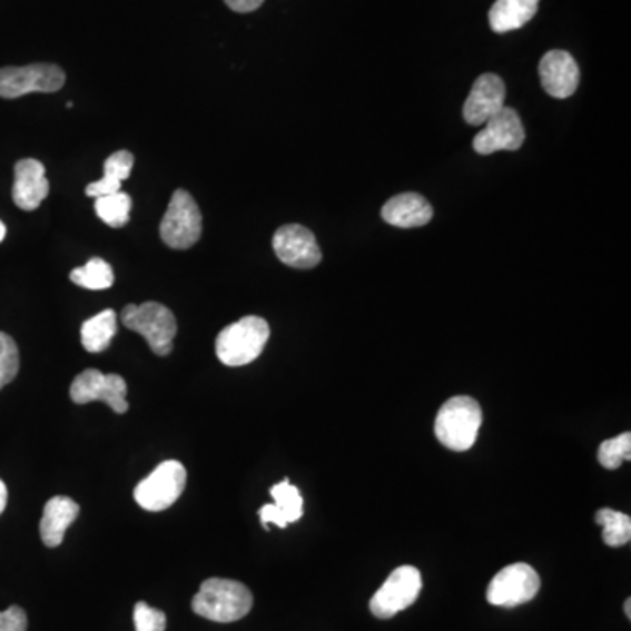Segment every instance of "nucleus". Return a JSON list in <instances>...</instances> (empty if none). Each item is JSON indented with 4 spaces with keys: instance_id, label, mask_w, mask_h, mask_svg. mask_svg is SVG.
Returning a JSON list of instances; mask_svg holds the SVG:
<instances>
[{
    "instance_id": "ddd939ff",
    "label": "nucleus",
    "mask_w": 631,
    "mask_h": 631,
    "mask_svg": "<svg viewBox=\"0 0 631 631\" xmlns=\"http://www.w3.org/2000/svg\"><path fill=\"white\" fill-rule=\"evenodd\" d=\"M539 76L541 83L549 96L554 99H569L574 96L579 87L578 62L566 51L553 50L544 55L539 63Z\"/></svg>"
},
{
    "instance_id": "20e7f679",
    "label": "nucleus",
    "mask_w": 631,
    "mask_h": 631,
    "mask_svg": "<svg viewBox=\"0 0 631 631\" xmlns=\"http://www.w3.org/2000/svg\"><path fill=\"white\" fill-rule=\"evenodd\" d=\"M121 323L128 331L142 335L155 355L169 356L172 353L178 323L172 310L164 304L158 302H145L140 306L128 304L121 310Z\"/></svg>"
},
{
    "instance_id": "f257e3e1",
    "label": "nucleus",
    "mask_w": 631,
    "mask_h": 631,
    "mask_svg": "<svg viewBox=\"0 0 631 631\" xmlns=\"http://www.w3.org/2000/svg\"><path fill=\"white\" fill-rule=\"evenodd\" d=\"M253 594L243 582L210 578L194 597L191 609L200 618L215 623H236L252 611Z\"/></svg>"
},
{
    "instance_id": "7ed1b4c3",
    "label": "nucleus",
    "mask_w": 631,
    "mask_h": 631,
    "mask_svg": "<svg viewBox=\"0 0 631 631\" xmlns=\"http://www.w3.org/2000/svg\"><path fill=\"white\" fill-rule=\"evenodd\" d=\"M270 337V326L264 318L246 316L219 332L216 356L227 367H243L262 355Z\"/></svg>"
},
{
    "instance_id": "4be33fe9",
    "label": "nucleus",
    "mask_w": 631,
    "mask_h": 631,
    "mask_svg": "<svg viewBox=\"0 0 631 631\" xmlns=\"http://www.w3.org/2000/svg\"><path fill=\"white\" fill-rule=\"evenodd\" d=\"M70 280L81 288L99 292V289L111 288L115 283V273L108 262L102 258H91L87 265L75 268L70 273Z\"/></svg>"
},
{
    "instance_id": "5701e85b",
    "label": "nucleus",
    "mask_w": 631,
    "mask_h": 631,
    "mask_svg": "<svg viewBox=\"0 0 631 631\" xmlns=\"http://www.w3.org/2000/svg\"><path fill=\"white\" fill-rule=\"evenodd\" d=\"M130 209H132V198L125 191L96 198L97 216L111 228L125 227L130 219Z\"/></svg>"
},
{
    "instance_id": "a878e982",
    "label": "nucleus",
    "mask_w": 631,
    "mask_h": 631,
    "mask_svg": "<svg viewBox=\"0 0 631 631\" xmlns=\"http://www.w3.org/2000/svg\"><path fill=\"white\" fill-rule=\"evenodd\" d=\"M20 371V351L13 337L0 332V390L13 383Z\"/></svg>"
},
{
    "instance_id": "bb28decb",
    "label": "nucleus",
    "mask_w": 631,
    "mask_h": 631,
    "mask_svg": "<svg viewBox=\"0 0 631 631\" xmlns=\"http://www.w3.org/2000/svg\"><path fill=\"white\" fill-rule=\"evenodd\" d=\"M134 624L136 631H166L167 615L146 602H137L134 607Z\"/></svg>"
},
{
    "instance_id": "6e6552de",
    "label": "nucleus",
    "mask_w": 631,
    "mask_h": 631,
    "mask_svg": "<svg viewBox=\"0 0 631 631\" xmlns=\"http://www.w3.org/2000/svg\"><path fill=\"white\" fill-rule=\"evenodd\" d=\"M127 393V383L124 377L118 374H102L97 368H88L72 381L69 395L70 401L75 404L103 402L116 414H125L128 411Z\"/></svg>"
},
{
    "instance_id": "9b49d317",
    "label": "nucleus",
    "mask_w": 631,
    "mask_h": 631,
    "mask_svg": "<svg viewBox=\"0 0 631 631\" xmlns=\"http://www.w3.org/2000/svg\"><path fill=\"white\" fill-rule=\"evenodd\" d=\"M273 248L283 264L288 267L314 268L322 262V249L309 228L302 225H285L277 228L273 237Z\"/></svg>"
},
{
    "instance_id": "2f4dec72",
    "label": "nucleus",
    "mask_w": 631,
    "mask_h": 631,
    "mask_svg": "<svg viewBox=\"0 0 631 631\" xmlns=\"http://www.w3.org/2000/svg\"><path fill=\"white\" fill-rule=\"evenodd\" d=\"M6 237V225L0 221V243L4 240Z\"/></svg>"
},
{
    "instance_id": "2eb2a0df",
    "label": "nucleus",
    "mask_w": 631,
    "mask_h": 631,
    "mask_svg": "<svg viewBox=\"0 0 631 631\" xmlns=\"http://www.w3.org/2000/svg\"><path fill=\"white\" fill-rule=\"evenodd\" d=\"M50 195L46 169L36 158H23L14 166L13 200L18 209L36 210Z\"/></svg>"
},
{
    "instance_id": "dca6fc26",
    "label": "nucleus",
    "mask_w": 631,
    "mask_h": 631,
    "mask_svg": "<svg viewBox=\"0 0 631 631\" xmlns=\"http://www.w3.org/2000/svg\"><path fill=\"white\" fill-rule=\"evenodd\" d=\"M270 496L274 504L260 509V520L265 529H268V524L286 529L289 523H297L304 516V499L298 487L289 483L288 479L270 487Z\"/></svg>"
},
{
    "instance_id": "4468645a",
    "label": "nucleus",
    "mask_w": 631,
    "mask_h": 631,
    "mask_svg": "<svg viewBox=\"0 0 631 631\" xmlns=\"http://www.w3.org/2000/svg\"><path fill=\"white\" fill-rule=\"evenodd\" d=\"M505 108V85L496 75H483L477 78L463 106L466 124L484 125L496 112Z\"/></svg>"
},
{
    "instance_id": "f8f14e48",
    "label": "nucleus",
    "mask_w": 631,
    "mask_h": 631,
    "mask_svg": "<svg viewBox=\"0 0 631 631\" xmlns=\"http://www.w3.org/2000/svg\"><path fill=\"white\" fill-rule=\"evenodd\" d=\"M523 142L524 128L520 115L512 108H504L487 120L483 130L474 137V149L479 155L516 151Z\"/></svg>"
},
{
    "instance_id": "b1692460",
    "label": "nucleus",
    "mask_w": 631,
    "mask_h": 631,
    "mask_svg": "<svg viewBox=\"0 0 631 631\" xmlns=\"http://www.w3.org/2000/svg\"><path fill=\"white\" fill-rule=\"evenodd\" d=\"M603 526V542L611 548H621L631 541V520L623 512L614 509H600L594 516Z\"/></svg>"
},
{
    "instance_id": "a211bd4d",
    "label": "nucleus",
    "mask_w": 631,
    "mask_h": 631,
    "mask_svg": "<svg viewBox=\"0 0 631 631\" xmlns=\"http://www.w3.org/2000/svg\"><path fill=\"white\" fill-rule=\"evenodd\" d=\"M79 516V505L69 496H53L48 500L42 511L41 541L46 548H58L62 544L67 529Z\"/></svg>"
},
{
    "instance_id": "f03ea898",
    "label": "nucleus",
    "mask_w": 631,
    "mask_h": 631,
    "mask_svg": "<svg viewBox=\"0 0 631 631\" xmlns=\"http://www.w3.org/2000/svg\"><path fill=\"white\" fill-rule=\"evenodd\" d=\"M483 425V411L472 396H453L442 405L435 420V435L442 446L453 451H466L477 441Z\"/></svg>"
},
{
    "instance_id": "7c9ffc66",
    "label": "nucleus",
    "mask_w": 631,
    "mask_h": 631,
    "mask_svg": "<svg viewBox=\"0 0 631 631\" xmlns=\"http://www.w3.org/2000/svg\"><path fill=\"white\" fill-rule=\"evenodd\" d=\"M624 612H627V618L630 619L631 618V600L628 599L627 602H624Z\"/></svg>"
},
{
    "instance_id": "1a4fd4ad",
    "label": "nucleus",
    "mask_w": 631,
    "mask_h": 631,
    "mask_svg": "<svg viewBox=\"0 0 631 631\" xmlns=\"http://www.w3.org/2000/svg\"><path fill=\"white\" fill-rule=\"evenodd\" d=\"M541 590V578L533 566L526 563H514L500 570L487 586V602L496 607L523 605L535 599Z\"/></svg>"
},
{
    "instance_id": "f3484780",
    "label": "nucleus",
    "mask_w": 631,
    "mask_h": 631,
    "mask_svg": "<svg viewBox=\"0 0 631 631\" xmlns=\"http://www.w3.org/2000/svg\"><path fill=\"white\" fill-rule=\"evenodd\" d=\"M386 224L398 228L425 227L434 216V209L423 195L401 194L390 198L381 210Z\"/></svg>"
},
{
    "instance_id": "c756f323",
    "label": "nucleus",
    "mask_w": 631,
    "mask_h": 631,
    "mask_svg": "<svg viewBox=\"0 0 631 631\" xmlns=\"http://www.w3.org/2000/svg\"><path fill=\"white\" fill-rule=\"evenodd\" d=\"M6 505H8V487H6L4 481L0 479V514L6 511Z\"/></svg>"
},
{
    "instance_id": "39448f33",
    "label": "nucleus",
    "mask_w": 631,
    "mask_h": 631,
    "mask_svg": "<svg viewBox=\"0 0 631 631\" xmlns=\"http://www.w3.org/2000/svg\"><path fill=\"white\" fill-rule=\"evenodd\" d=\"M203 236V213L190 191L176 190L161 218L160 237L172 249H190Z\"/></svg>"
},
{
    "instance_id": "cd10ccee",
    "label": "nucleus",
    "mask_w": 631,
    "mask_h": 631,
    "mask_svg": "<svg viewBox=\"0 0 631 631\" xmlns=\"http://www.w3.org/2000/svg\"><path fill=\"white\" fill-rule=\"evenodd\" d=\"M29 619L21 607H9L8 611L0 612V631H27Z\"/></svg>"
},
{
    "instance_id": "393cba45",
    "label": "nucleus",
    "mask_w": 631,
    "mask_h": 631,
    "mask_svg": "<svg viewBox=\"0 0 631 631\" xmlns=\"http://www.w3.org/2000/svg\"><path fill=\"white\" fill-rule=\"evenodd\" d=\"M630 432H624V434L618 435V437L609 438V441L603 442L602 446H600L599 462L602 463V466L609 469V471H615V469L623 465V462H630Z\"/></svg>"
},
{
    "instance_id": "0eeeda50",
    "label": "nucleus",
    "mask_w": 631,
    "mask_h": 631,
    "mask_svg": "<svg viewBox=\"0 0 631 631\" xmlns=\"http://www.w3.org/2000/svg\"><path fill=\"white\" fill-rule=\"evenodd\" d=\"M66 85V72L55 63H30L26 67L0 69V97L20 99L27 93H53Z\"/></svg>"
},
{
    "instance_id": "6ab92c4d",
    "label": "nucleus",
    "mask_w": 631,
    "mask_h": 631,
    "mask_svg": "<svg viewBox=\"0 0 631 631\" xmlns=\"http://www.w3.org/2000/svg\"><path fill=\"white\" fill-rule=\"evenodd\" d=\"M541 0H495L490 9L493 32L507 33L526 26L536 14Z\"/></svg>"
},
{
    "instance_id": "412c9836",
    "label": "nucleus",
    "mask_w": 631,
    "mask_h": 631,
    "mask_svg": "<svg viewBox=\"0 0 631 631\" xmlns=\"http://www.w3.org/2000/svg\"><path fill=\"white\" fill-rule=\"evenodd\" d=\"M116 334H118L116 313L112 309H106L83 323L81 343L88 353H102L111 346Z\"/></svg>"
},
{
    "instance_id": "c85d7f7f",
    "label": "nucleus",
    "mask_w": 631,
    "mask_h": 631,
    "mask_svg": "<svg viewBox=\"0 0 631 631\" xmlns=\"http://www.w3.org/2000/svg\"><path fill=\"white\" fill-rule=\"evenodd\" d=\"M225 4L236 13H253L264 4V0H225Z\"/></svg>"
},
{
    "instance_id": "aec40b11",
    "label": "nucleus",
    "mask_w": 631,
    "mask_h": 631,
    "mask_svg": "<svg viewBox=\"0 0 631 631\" xmlns=\"http://www.w3.org/2000/svg\"><path fill=\"white\" fill-rule=\"evenodd\" d=\"M134 167V155L127 149L116 151L103 161V178L87 186L88 197L99 198L103 195L121 191V183L130 178Z\"/></svg>"
},
{
    "instance_id": "9d476101",
    "label": "nucleus",
    "mask_w": 631,
    "mask_h": 631,
    "mask_svg": "<svg viewBox=\"0 0 631 631\" xmlns=\"http://www.w3.org/2000/svg\"><path fill=\"white\" fill-rule=\"evenodd\" d=\"M423 581L420 570L411 565L393 570L383 586L372 597L371 612L379 619H390L413 605L420 597Z\"/></svg>"
},
{
    "instance_id": "423d86ee",
    "label": "nucleus",
    "mask_w": 631,
    "mask_h": 631,
    "mask_svg": "<svg viewBox=\"0 0 631 631\" xmlns=\"http://www.w3.org/2000/svg\"><path fill=\"white\" fill-rule=\"evenodd\" d=\"M185 487V465L178 460H167L137 484L134 499L145 511L161 512L178 502Z\"/></svg>"
}]
</instances>
